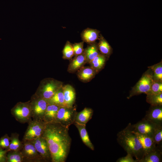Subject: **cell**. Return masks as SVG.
I'll use <instances>...</instances> for the list:
<instances>
[{"instance_id": "4", "label": "cell", "mask_w": 162, "mask_h": 162, "mask_svg": "<svg viewBox=\"0 0 162 162\" xmlns=\"http://www.w3.org/2000/svg\"><path fill=\"white\" fill-rule=\"evenodd\" d=\"M11 113L20 122H28L32 118L30 102L18 103L11 109Z\"/></svg>"}, {"instance_id": "21", "label": "cell", "mask_w": 162, "mask_h": 162, "mask_svg": "<svg viewBox=\"0 0 162 162\" xmlns=\"http://www.w3.org/2000/svg\"><path fill=\"white\" fill-rule=\"evenodd\" d=\"M23 143L19 139V134L13 133L10 137V143L7 152L10 151H21L22 148Z\"/></svg>"}, {"instance_id": "35", "label": "cell", "mask_w": 162, "mask_h": 162, "mask_svg": "<svg viewBox=\"0 0 162 162\" xmlns=\"http://www.w3.org/2000/svg\"><path fill=\"white\" fill-rule=\"evenodd\" d=\"M133 156L130 154L127 153L124 157H122L118 159L116 161L117 162H137L136 159L134 160Z\"/></svg>"}, {"instance_id": "12", "label": "cell", "mask_w": 162, "mask_h": 162, "mask_svg": "<svg viewBox=\"0 0 162 162\" xmlns=\"http://www.w3.org/2000/svg\"><path fill=\"white\" fill-rule=\"evenodd\" d=\"M151 106L143 118L155 124H162V105Z\"/></svg>"}, {"instance_id": "15", "label": "cell", "mask_w": 162, "mask_h": 162, "mask_svg": "<svg viewBox=\"0 0 162 162\" xmlns=\"http://www.w3.org/2000/svg\"><path fill=\"white\" fill-rule=\"evenodd\" d=\"M100 32L98 30L88 28L82 32L81 37L83 41L90 44L99 39Z\"/></svg>"}, {"instance_id": "22", "label": "cell", "mask_w": 162, "mask_h": 162, "mask_svg": "<svg viewBox=\"0 0 162 162\" xmlns=\"http://www.w3.org/2000/svg\"><path fill=\"white\" fill-rule=\"evenodd\" d=\"M48 104L55 105L59 106H64V101L62 88L58 89L49 100Z\"/></svg>"}, {"instance_id": "2", "label": "cell", "mask_w": 162, "mask_h": 162, "mask_svg": "<svg viewBox=\"0 0 162 162\" xmlns=\"http://www.w3.org/2000/svg\"><path fill=\"white\" fill-rule=\"evenodd\" d=\"M117 140L127 153L134 157L137 161L142 157L144 152L142 145L128 126L118 133Z\"/></svg>"}, {"instance_id": "31", "label": "cell", "mask_w": 162, "mask_h": 162, "mask_svg": "<svg viewBox=\"0 0 162 162\" xmlns=\"http://www.w3.org/2000/svg\"><path fill=\"white\" fill-rule=\"evenodd\" d=\"M63 58L64 59H70L74 56V51L72 44L67 41L62 51Z\"/></svg>"}, {"instance_id": "1", "label": "cell", "mask_w": 162, "mask_h": 162, "mask_svg": "<svg viewBox=\"0 0 162 162\" xmlns=\"http://www.w3.org/2000/svg\"><path fill=\"white\" fill-rule=\"evenodd\" d=\"M69 128L56 122L46 124L42 136L46 140L52 162H65L69 152L71 139Z\"/></svg>"}, {"instance_id": "13", "label": "cell", "mask_w": 162, "mask_h": 162, "mask_svg": "<svg viewBox=\"0 0 162 162\" xmlns=\"http://www.w3.org/2000/svg\"><path fill=\"white\" fill-rule=\"evenodd\" d=\"M128 126L136 135L140 142L144 151V154L156 148L157 146L152 137L140 134L131 129L128 125Z\"/></svg>"}, {"instance_id": "14", "label": "cell", "mask_w": 162, "mask_h": 162, "mask_svg": "<svg viewBox=\"0 0 162 162\" xmlns=\"http://www.w3.org/2000/svg\"><path fill=\"white\" fill-rule=\"evenodd\" d=\"M161 148L157 147L155 149L145 153L137 162H160L162 160Z\"/></svg>"}, {"instance_id": "8", "label": "cell", "mask_w": 162, "mask_h": 162, "mask_svg": "<svg viewBox=\"0 0 162 162\" xmlns=\"http://www.w3.org/2000/svg\"><path fill=\"white\" fill-rule=\"evenodd\" d=\"M21 151L23 157L24 161H44L34 146L30 141L23 142V147Z\"/></svg>"}, {"instance_id": "32", "label": "cell", "mask_w": 162, "mask_h": 162, "mask_svg": "<svg viewBox=\"0 0 162 162\" xmlns=\"http://www.w3.org/2000/svg\"><path fill=\"white\" fill-rule=\"evenodd\" d=\"M162 93V82L153 81L150 89L146 94H157Z\"/></svg>"}, {"instance_id": "6", "label": "cell", "mask_w": 162, "mask_h": 162, "mask_svg": "<svg viewBox=\"0 0 162 162\" xmlns=\"http://www.w3.org/2000/svg\"><path fill=\"white\" fill-rule=\"evenodd\" d=\"M153 81L152 74L147 73L144 74L133 88L128 98L142 93L146 94L149 91Z\"/></svg>"}, {"instance_id": "5", "label": "cell", "mask_w": 162, "mask_h": 162, "mask_svg": "<svg viewBox=\"0 0 162 162\" xmlns=\"http://www.w3.org/2000/svg\"><path fill=\"white\" fill-rule=\"evenodd\" d=\"M77 112L73 106H60L57 112L55 122L67 127L74 124Z\"/></svg>"}, {"instance_id": "24", "label": "cell", "mask_w": 162, "mask_h": 162, "mask_svg": "<svg viewBox=\"0 0 162 162\" xmlns=\"http://www.w3.org/2000/svg\"><path fill=\"white\" fill-rule=\"evenodd\" d=\"M95 71L92 67L83 68L78 72V77L83 81H88L94 76Z\"/></svg>"}, {"instance_id": "11", "label": "cell", "mask_w": 162, "mask_h": 162, "mask_svg": "<svg viewBox=\"0 0 162 162\" xmlns=\"http://www.w3.org/2000/svg\"><path fill=\"white\" fill-rule=\"evenodd\" d=\"M61 85L59 82L54 81L47 82L43 87L42 89L37 96L46 101L50 99L60 88Z\"/></svg>"}, {"instance_id": "36", "label": "cell", "mask_w": 162, "mask_h": 162, "mask_svg": "<svg viewBox=\"0 0 162 162\" xmlns=\"http://www.w3.org/2000/svg\"><path fill=\"white\" fill-rule=\"evenodd\" d=\"M7 152L6 149L0 148V162H6V155Z\"/></svg>"}, {"instance_id": "27", "label": "cell", "mask_w": 162, "mask_h": 162, "mask_svg": "<svg viewBox=\"0 0 162 162\" xmlns=\"http://www.w3.org/2000/svg\"><path fill=\"white\" fill-rule=\"evenodd\" d=\"M99 41L97 46L98 50L104 55H109L111 51V47L106 40L101 35L99 38Z\"/></svg>"}, {"instance_id": "18", "label": "cell", "mask_w": 162, "mask_h": 162, "mask_svg": "<svg viewBox=\"0 0 162 162\" xmlns=\"http://www.w3.org/2000/svg\"><path fill=\"white\" fill-rule=\"evenodd\" d=\"M73 124L77 128L84 143L90 149L94 151V146L89 138L86 129V124H80L75 122Z\"/></svg>"}, {"instance_id": "23", "label": "cell", "mask_w": 162, "mask_h": 162, "mask_svg": "<svg viewBox=\"0 0 162 162\" xmlns=\"http://www.w3.org/2000/svg\"><path fill=\"white\" fill-rule=\"evenodd\" d=\"M85 54L87 62H89L99 54L97 45L95 43L89 44L85 49Z\"/></svg>"}, {"instance_id": "7", "label": "cell", "mask_w": 162, "mask_h": 162, "mask_svg": "<svg viewBox=\"0 0 162 162\" xmlns=\"http://www.w3.org/2000/svg\"><path fill=\"white\" fill-rule=\"evenodd\" d=\"M47 101L37 96L32 100L30 104L32 117L33 119L43 120L44 116L48 105Z\"/></svg>"}, {"instance_id": "20", "label": "cell", "mask_w": 162, "mask_h": 162, "mask_svg": "<svg viewBox=\"0 0 162 162\" xmlns=\"http://www.w3.org/2000/svg\"><path fill=\"white\" fill-rule=\"evenodd\" d=\"M86 62V57L84 52L82 54L75 56L71 61L68 69L69 71L74 72L81 67Z\"/></svg>"}, {"instance_id": "10", "label": "cell", "mask_w": 162, "mask_h": 162, "mask_svg": "<svg viewBox=\"0 0 162 162\" xmlns=\"http://www.w3.org/2000/svg\"><path fill=\"white\" fill-rule=\"evenodd\" d=\"M156 124L143 118L136 123L128 125L130 128L134 131L141 134L152 137L153 135Z\"/></svg>"}, {"instance_id": "19", "label": "cell", "mask_w": 162, "mask_h": 162, "mask_svg": "<svg viewBox=\"0 0 162 162\" xmlns=\"http://www.w3.org/2000/svg\"><path fill=\"white\" fill-rule=\"evenodd\" d=\"M93 113V111L92 109L86 107L82 111L77 112L74 122L86 124L92 118Z\"/></svg>"}, {"instance_id": "17", "label": "cell", "mask_w": 162, "mask_h": 162, "mask_svg": "<svg viewBox=\"0 0 162 162\" xmlns=\"http://www.w3.org/2000/svg\"><path fill=\"white\" fill-rule=\"evenodd\" d=\"M60 107L55 105L48 104L43 121L46 123L56 122L57 113Z\"/></svg>"}, {"instance_id": "3", "label": "cell", "mask_w": 162, "mask_h": 162, "mask_svg": "<svg viewBox=\"0 0 162 162\" xmlns=\"http://www.w3.org/2000/svg\"><path fill=\"white\" fill-rule=\"evenodd\" d=\"M25 132L23 142L30 141L41 136L44 131L46 123L43 120H31Z\"/></svg>"}, {"instance_id": "16", "label": "cell", "mask_w": 162, "mask_h": 162, "mask_svg": "<svg viewBox=\"0 0 162 162\" xmlns=\"http://www.w3.org/2000/svg\"><path fill=\"white\" fill-rule=\"evenodd\" d=\"M64 94V106H73L75 99L76 94L74 88L69 85H65L62 88Z\"/></svg>"}, {"instance_id": "26", "label": "cell", "mask_w": 162, "mask_h": 162, "mask_svg": "<svg viewBox=\"0 0 162 162\" xmlns=\"http://www.w3.org/2000/svg\"><path fill=\"white\" fill-rule=\"evenodd\" d=\"M24 158L21 151H10L6 155V162H24Z\"/></svg>"}, {"instance_id": "28", "label": "cell", "mask_w": 162, "mask_h": 162, "mask_svg": "<svg viewBox=\"0 0 162 162\" xmlns=\"http://www.w3.org/2000/svg\"><path fill=\"white\" fill-rule=\"evenodd\" d=\"M146 101L151 106L162 105V93L159 94H147Z\"/></svg>"}, {"instance_id": "9", "label": "cell", "mask_w": 162, "mask_h": 162, "mask_svg": "<svg viewBox=\"0 0 162 162\" xmlns=\"http://www.w3.org/2000/svg\"><path fill=\"white\" fill-rule=\"evenodd\" d=\"M34 145L44 161H52L50 153L46 140L42 136L30 141Z\"/></svg>"}, {"instance_id": "30", "label": "cell", "mask_w": 162, "mask_h": 162, "mask_svg": "<svg viewBox=\"0 0 162 162\" xmlns=\"http://www.w3.org/2000/svg\"><path fill=\"white\" fill-rule=\"evenodd\" d=\"M150 68L153 71V74L152 75L153 80L156 81L162 82V64L161 62L151 66Z\"/></svg>"}, {"instance_id": "33", "label": "cell", "mask_w": 162, "mask_h": 162, "mask_svg": "<svg viewBox=\"0 0 162 162\" xmlns=\"http://www.w3.org/2000/svg\"><path fill=\"white\" fill-rule=\"evenodd\" d=\"M84 42L75 43L72 44L74 51V55L75 56L80 55L84 52L83 45Z\"/></svg>"}, {"instance_id": "25", "label": "cell", "mask_w": 162, "mask_h": 162, "mask_svg": "<svg viewBox=\"0 0 162 162\" xmlns=\"http://www.w3.org/2000/svg\"><path fill=\"white\" fill-rule=\"evenodd\" d=\"M106 61L105 56L99 54L89 63L91 67L96 71L101 69L104 66Z\"/></svg>"}, {"instance_id": "29", "label": "cell", "mask_w": 162, "mask_h": 162, "mask_svg": "<svg viewBox=\"0 0 162 162\" xmlns=\"http://www.w3.org/2000/svg\"><path fill=\"white\" fill-rule=\"evenodd\" d=\"M152 138L156 146L161 148L162 141V124L156 125Z\"/></svg>"}, {"instance_id": "34", "label": "cell", "mask_w": 162, "mask_h": 162, "mask_svg": "<svg viewBox=\"0 0 162 162\" xmlns=\"http://www.w3.org/2000/svg\"><path fill=\"white\" fill-rule=\"evenodd\" d=\"M10 143V137L7 134H5L0 139V148L7 150Z\"/></svg>"}]
</instances>
